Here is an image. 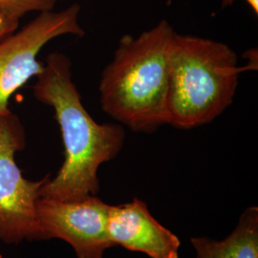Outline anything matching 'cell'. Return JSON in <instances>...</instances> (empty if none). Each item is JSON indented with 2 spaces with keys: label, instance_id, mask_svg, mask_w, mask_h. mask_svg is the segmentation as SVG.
<instances>
[{
  "label": "cell",
  "instance_id": "obj_1",
  "mask_svg": "<svg viewBox=\"0 0 258 258\" xmlns=\"http://www.w3.org/2000/svg\"><path fill=\"white\" fill-rule=\"evenodd\" d=\"M33 88L37 101L55 111L64 146L63 164L56 175L42 185L40 197L77 201L97 195L100 191L98 170L122 150L124 127L93 119L73 82L71 60L60 52L47 56Z\"/></svg>",
  "mask_w": 258,
  "mask_h": 258
},
{
  "label": "cell",
  "instance_id": "obj_2",
  "mask_svg": "<svg viewBox=\"0 0 258 258\" xmlns=\"http://www.w3.org/2000/svg\"><path fill=\"white\" fill-rule=\"evenodd\" d=\"M174 33L162 19L138 37L122 36L103 69L101 106L123 127L150 134L166 124L168 57Z\"/></svg>",
  "mask_w": 258,
  "mask_h": 258
},
{
  "label": "cell",
  "instance_id": "obj_3",
  "mask_svg": "<svg viewBox=\"0 0 258 258\" xmlns=\"http://www.w3.org/2000/svg\"><path fill=\"white\" fill-rule=\"evenodd\" d=\"M249 67L238 65L228 44L174 33L168 57L166 124L191 129L208 124L228 109L239 76Z\"/></svg>",
  "mask_w": 258,
  "mask_h": 258
},
{
  "label": "cell",
  "instance_id": "obj_4",
  "mask_svg": "<svg viewBox=\"0 0 258 258\" xmlns=\"http://www.w3.org/2000/svg\"><path fill=\"white\" fill-rule=\"evenodd\" d=\"M25 147L24 128L11 111L0 115V240L8 245L46 240L37 219L40 189L51 177L24 178L16 153Z\"/></svg>",
  "mask_w": 258,
  "mask_h": 258
},
{
  "label": "cell",
  "instance_id": "obj_5",
  "mask_svg": "<svg viewBox=\"0 0 258 258\" xmlns=\"http://www.w3.org/2000/svg\"><path fill=\"white\" fill-rule=\"evenodd\" d=\"M78 3L58 12H41L20 31L0 40V115L9 112L11 96L43 71L44 63L37 57L49 41L65 35L84 36Z\"/></svg>",
  "mask_w": 258,
  "mask_h": 258
},
{
  "label": "cell",
  "instance_id": "obj_6",
  "mask_svg": "<svg viewBox=\"0 0 258 258\" xmlns=\"http://www.w3.org/2000/svg\"><path fill=\"white\" fill-rule=\"evenodd\" d=\"M109 207L97 195L77 201L40 197L37 219L46 240L67 242L76 257L103 258L106 249L115 247L108 233Z\"/></svg>",
  "mask_w": 258,
  "mask_h": 258
},
{
  "label": "cell",
  "instance_id": "obj_7",
  "mask_svg": "<svg viewBox=\"0 0 258 258\" xmlns=\"http://www.w3.org/2000/svg\"><path fill=\"white\" fill-rule=\"evenodd\" d=\"M108 233L114 246L138 251L150 258H179L181 241L151 215L139 198L109 207Z\"/></svg>",
  "mask_w": 258,
  "mask_h": 258
},
{
  "label": "cell",
  "instance_id": "obj_8",
  "mask_svg": "<svg viewBox=\"0 0 258 258\" xmlns=\"http://www.w3.org/2000/svg\"><path fill=\"white\" fill-rule=\"evenodd\" d=\"M197 258H258V208L248 207L241 213L231 234L224 240L205 236L190 239Z\"/></svg>",
  "mask_w": 258,
  "mask_h": 258
},
{
  "label": "cell",
  "instance_id": "obj_9",
  "mask_svg": "<svg viewBox=\"0 0 258 258\" xmlns=\"http://www.w3.org/2000/svg\"><path fill=\"white\" fill-rule=\"evenodd\" d=\"M56 0H0V9L10 17L20 19L31 12H45L54 9Z\"/></svg>",
  "mask_w": 258,
  "mask_h": 258
},
{
  "label": "cell",
  "instance_id": "obj_10",
  "mask_svg": "<svg viewBox=\"0 0 258 258\" xmlns=\"http://www.w3.org/2000/svg\"><path fill=\"white\" fill-rule=\"evenodd\" d=\"M19 19H14L0 9V40L13 34L19 27Z\"/></svg>",
  "mask_w": 258,
  "mask_h": 258
},
{
  "label": "cell",
  "instance_id": "obj_11",
  "mask_svg": "<svg viewBox=\"0 0 258 258\" xmlns=\"http://www.w3.org/2000/svg\"><path fill=\"white\" fill-rule=\"evenodd\" d=\"M249 5L251 10L255 13V15L258 14V0H246Z\"/></svg>",
  "mask_w": 258,
  "mask_h": 258
},
{
  "label": "cell",
  "instance_id": "obj_12",
  "mask_svg": "<svg viewBox=\"0 0 258 258\" xmlns=\"http://www.w3.org/2000/svg\"><path fill=\"white\" fill-rule=\"evenodd\" d=\"M234 3V0H222V8L230 7Z\"/></svg>",
  "mask_w": 258,
  "mask_h": 258
},
{
  "label": "cell",
  "instance_id": "obj_13",
  "mask_svg": "<svg viewBox=\"0 0 258 258\" xmlns=\"http://www.w3.org/2000/svg\"><path fill=\"white\" fill-rule=\"evenodd\" d=\"M0 258H2V256H1V254H0Z\"/></svg>",
  "mask_w": 258,
  "mask_h": 258
}]
</instances>
